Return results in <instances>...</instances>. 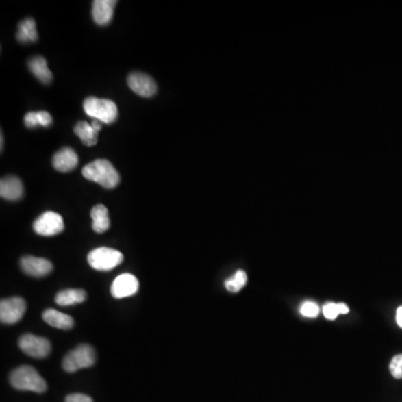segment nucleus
I'll return each instance as SVG.
<instances>
[{"mask_svg":"<svg viewBox=\"0 0 402 402\" xmlns=\"http://www.w3.org/2000/svg\"><path fill=\"white\" fill-rule=\"evenodd\" d=\"M83 177L97 182L106 189H112L120 184V175L113 164L105 159H97L86 164L82 170Z\"/></svg>","mask_w":402,"mask_h":402,"instance_id":"f257e3e1","label":"nucleus"},{"mask_svg":"<svg viewBox=\"0 0 402 402\" xmlns=\"http://www.w3.org/2000/svg\"><path fill=\"white\" fill-rule=\"evenodd\" d=\"M10 384L17 390L42 393L47 389L45 380L29 366H19L10 375Z\"/></svg>","mask_w":402,"mask_h":402,"instance_id":"f03ea898","label":"nucleus"},{"mask_svg":"<svg viewBox=\"0 0 402 402\" xmlns=\"http://www.w3.org/2000/svg\"><path fill=\"white\" fill-rule=\"evenodd\" d=\"M83 109L88 116L102 123L111 124L118 118V106L113 101L106 99L88 97L83 103Z\"/></svg>","mask_w":402,"mask_h":402,"instance_id":"7ed1b4c3","label":"nucleus"},{"mask_svg":"<svg viewBox=\"0 0 402 402\" xmlns=\"http://www.w3.org/2000/svg\"><path fill=\"white\" fill-rule=\"evenodd\" d=\"M94 363H95L94 349L91 345L81 344L65 355L62 364L65 371L73 373L85 368H90Z\"/></svg>","mask_w":402,"mask_h":402,"instance_id":"20e7f679","label":"nucleus"},{"mask_svg":"<svg viewBox=\"0 0 402 402\" xmlns=\"http://www.w3.org/2000/svg\"><path fill=\"white\" fill-rule=\"evenodd\" d=\"M88 262L92 268L108 272L123 262V255L113 248L99 247L88 254Z\"/></svg>","mask_w":402,"mask_h":402,"instance_id":"39448f33","label":"nucleus"},{"mask_svg":"<svg viewBox=\"0 0 402 402\" xmlns=\"http://www.w3.org/2000/svg\"><path fill=\"white\" fill-rule=\"evenodd\" d=\"M35 233L40 236L51 237L61 234L64 230V221L60 214L46 212L34 221Z\"/></svg>","mask_w":402,"mask_h":402,"instance_id":"423d86ee","label":"nucleus"},{"mask_svg":"<svg viewBox=\"0 0 402 402\" xmlns=\"http://www.w3.org/2000/svg\"><path fill=\"white\" fill-rule=\"evenodd\" d=\"M19 348L29 357H46L51 353V343L42 336L24 334L19 339Z\"/></svg>","mask_w":402,"mask_h":402,"instance_id":"0eeeda50","label":"nucleus"},{"mask_svg":"<svg viewBox=\"0 0 402 402\" xmlns=\"http://www.w3.org/2000/svg\"><path fill=\"white\" fill-rule=\"evenodd\" d=\"M26 311V303L21 297H10L0 303V320L5 324L17 323Z\"/></svg>","mask_w":402,"mask_h":402,"instance_id":"6e6552de","label":"nucleus"},{"mask_svg":"<svg viewBox=\"0 0 402 402\" xmlns=\"http://www.w3.org/2000/svg\"><path fill=\"white\" fill-rule=\"evenodd\" d=\"M127 85L140 97H151L157 93L158 88L155 79L145 73H131L127 77Z\"/></svg>","mask_w":402,"mask_h":402,"instance_id":"1a4fd4ad","label":"nucleus"},{"mask_svg":"<svg viewBox=\"0 0 402 402\" xmlns=\"http://www.w3.org/2000/svg\"><path fill=\"white\" fill-rule=\"evenodd\" d=\"M139 281L132 274H121L118 276L111 286V294L115 299L132 297L139 290Z\"/></svg>","mask_w":402,"mask_h":402,"instance_id":"9d476101","label":"nucleus"},{"mask_svg":"<svg viewBox=\"0 0 402 402\" xmlns=\"http://www.w3.org/2000/svg\"><path fill=\"white\" fill-rule=\"evenodd\" d=\"M21 267L26 274L35 277L49 275L53 271V265L45 258L25 256L21 260Z\"/></svg>","mask_w":402,"mask_h":402,"instance_id":"9b49d317","label":"nucleus"},{"mask_svg":"<svg viewBox=\"0 0 402 402\" xmlns=\"http://www.w3.org/2000/svg\"><path fill=\"white\" fill-rule=\"evenodd\" d=\"M79 164V157L70 147L58 150L53 157V166L61 173H70Z\"/></svg>","mask_w":402,"mask_h":402,"instance_id":"f8f14e48","label":"nucleus"},{"mask_svg":"<svg viewBox=\"0 0 402 402\" xmlns=\"http://www.w3.org/2000/svg\"><path fill=\"white\" fill-rule=\"evenodd\" d=\"M115 5V0H95L92 6V17L94 21L100 26H105L111 23Z\"/></svg>","mask_w":402,"mask_h":402,"instance_id":"ddd939ff","label":"nucleus"},{"mask_svg":"<svg viewBox=\"0 0 402 402\" xmlns=\"http://www.w3.org/2000/svg\"><path fill=\"white\" fill-rule=\"evenodd\" d=\"M24 194V187L21 179L15 175H8L0 181V196L10 201H17Z\"/></svg>","mask_w":402,"mask_h":402,"instance_id":"4468645a","label":"nucleus"},{"mask_svg":"<svg viewBox=\"0 0 402 402\" xmlns=\"http://www.w3.org/2000/svg\"><path fill=\"white\" fill-rule=\"evenodd\" d=\"M42 320L51 327L61 329V330H70L74 325V320L70 315L64 314L58 310L49 309L42 313Z\"/></svg>","mask_w":402,"mask_h":402,"instance_id":"2eb2a0df","label":"nucleus"},{"mask_svg":"<svg viewBox=\"0 0 402 402\" xmlns=\"http://www.w3.org/2000/svg\"><path fill=\"white\" fill-rule=\"evenodd\" d=\"M28 67L29 71L33 73L34 75L36 76L37 79L44 84H49L52 82L53 74L49 68L47 62L45 58L42 56H35L32 58L31 61L28 62Z\"/></svg>","mask_w":402,"mask_h":402,"instance_id":"dca6fc26","label":"nucleus"},{"mask_svg":"<svg viewBox=\"0 0 402 402\" xmlns=\"http://www.w3.org/2000/svg\"><path fill=\"white\" fill-rule=\"evenodd\" d=\"M92 228L97 234L105 233L110 228V218L108 208L103 205H97L91 210Z\"/></svg>","mask_w":402,"mask_h":402,"instance_id":"f3484780","label":"nucleus"},{"mask_svg":"<svg viewBox=\"0 0 402 402\" xmlns=\"http://www.w3.org/2000/svg\"><path fill=\"white\" fill-rule=\"evenodd\" d=\"M85 299H86L85 290L70 288V290L58 292V295L55 297V302L58 303V305L70 306L83 303Z\"/></svg>","mask_w":402,"mask_h":402,"instance_id":"a211bd4d","label":"nucleus"},{"mask_svg":"<svg viewBox=\"0 0 402 402\" xmlns=\"http://www.w3.org/2000/svg\"><path fill=\"white\" fill-rule=\"evenodd\" d=\"M74 132L81 139L83 145L86 147H93L97 145L99 132L94 130L91 123L86 121H79L74 127Z\"/></svg>","mask_w":402,"mask_h":402,"instance_id":"6ab92c4d","label":"nucleus"},{"mask_svg":"<svg viewBox=\"0 0 402 402\" xmlns=\"http://www.w3.org/2000/svg\"><path fill=\"white\" fill-rule=\"evenodd\" d=\"M16 37H17V40L19 42H36L38 40V34H37L35 21L32 18H27L21 21Z\"/></svg>","mask_w":402,"mask_h":402,"instance_id":"aec40b11","label":"nucleus"},{"mask_svg":"<svg viewBox=\"0 0 402 402\" xmlns=\"http://www.w3.org/2000/svg\"><path fill=\"white\" fill-rule=\"evenodd\" d=\"M246 284H247V274L242 269L237 271L231 279L225 281V286L231 293H238Z\"/></svg>","mask_w":402,"mask_h":402,"instance_id":"412c9836","label":"nucleus"},{"mask_svg":"<svg viewBox=\"0 0 402 402\" xmlns=\"http://www.w3.org/2000/svg\"><path fill=\"white\" fill-rule=\"evenodd\" d=\"M349 311L344 303H327L323 306V314L327 320H336L340 314H348Z\"/></svg>","mask_w":402,"mask_h":402,"instance_id":"4be33fe9","label":"nucleus"},{"mask_svg":"<svg viewBox=\"0 0 402 402\" xmlns=\"http://www.w3.org/2000/svg\"><path fill=\"white\" fill-rule=\"evenodd\" d=\"M299 312H301V314L303 316L310 318H316L320 314V309H318V304L314 302H311V301L303 303L301 309H299Z\"/></svg>","mask_w":402,"mask_h":402,"instance_id":"5701e85b","label":"nucleus"},{"mask_svg":"<svg viewBox=\"0 0 402 402\" xmlns=\"http://www.w3.org/2000/svg\"><path fill=\"white\" fill-rule=\"evenodd\" d=\"M389 368L393 378L402 379V354H398L393 357Z\"/></svg>","mask_w":402,"mask_h":402,"instance_id":"b1692460","label":"nucleus"},{"mask_svg":"<svg viewBox=\"0 0 402 402\" xmlns=\"http://www.w3.org/2000/svg\"><path fill=\"white\" fill-rule=\"evenodd\" d=\"M25 125L29 127V129H34V127H38L40 125V121H38V115L37 112H29L25 115Z\"/></svg>","mask_w":402,"mask_h":402,"instance_id":"393cba45","label":"nucleus"},{"mask_svg":"<svg viewBox=\"0 0 402 402\" xmlns=\"http://www.w3.org/2000/svg\"><path fill=\"white\" fill-rule=\"evenodd\" d=\"M65 402H93L91 397L85 396L82 393H73L66 397Z\"/></svg>","mask_w":402,"mask_h":402,"instance_id":"a878e982","label":"nucleus"},{"mask_svg":"<svg viewBox=\"0 0 402 402\" xmlns=\"http://www.w3.org/2000/svg\"><path fill=\"white\" fill-rule=\"evenodd\" d=\"M37 115H38L40 125H42V127H47L52 124V115L49 114V112H46V111H40V112H37Z\"/></svg>","mask_w":402,"mask_h":402,"instance_id":"bb28decb","label":"nucleus"},{"mask_svg":"<svg viewBox=\"0 0 402 402\" xmlns=\"http://www.w3.org/2000/svg\"><path fill=\"white\" fill-rule=\"evenodd\" d=\"M396 320L398 325L402 329V306H400V307H398V310H397Z\"/></svg>","mask_w":402,"mask_h":402,"instance_id":"cd10ccee","label":"nucleus"},{"mask_svg":"<svg viewBox=\"0 0 402 402\" xmlns=\"http://www.w3.org/2000/svg\"><path fill=\"white\" fill-rule=\"evenodd\" d=\"M102 122L97 121V120H93L92 121L91 125L93 127L94 130L97 131V132H100L101 129H102Z\"/></svg>","mask_w":402,"mask_h":402,"instance_id":"c85d7f7f","label":"nucleus"},{"mask_svg":"<svg viewBox=\"0 0 402 402\" xmlns=\"http://www.w3.org/2000/svg\"><path fill=\"white\" fill-rule=\"evenodd\" d=\"M0 141H1V145H0V148H1V150H3V134H1V140H0Z\"/></svg>","mask_w":402,"mask_h":402,"instance_id":"c756f323","label":"nucleus"}]
</instances>
